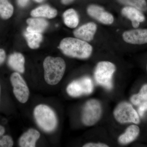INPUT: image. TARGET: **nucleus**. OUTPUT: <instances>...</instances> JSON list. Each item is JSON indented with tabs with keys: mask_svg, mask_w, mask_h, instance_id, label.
<instances>
[{
	"mask_svg": "<svg viewBox=\"0 0 147 147\" xmlns=\"http://www.w3.org/2000/svg\"><path fill=\"white\" fill-rule=\"evenodd\" d=\"M59 48L66 56L81 59L89 58L93 51L92 47L88 42L77 38H64L61 41Z\"/></svg>",
	"mask_w": 147,
	"mask_h": 147,
	"instance_id": "nucleus-1",
	"label": "nucleus"
},
{
	"mask_svg": "<svg viewBox=\"0 0 147 147\" xmlns=\"http://www.w3.org/2000/svg\"><path fill=\"white\" fill-rule=\"evenodd\" d=\"M43 66L45 82L51 86L59 84L65 71L66 64L63 59L49 56L44 60Z\"/></svg>",
	"mask_w": 147,
	"mask_h": 147,
	"instance_id": "nucleus-2",
	"label": "nucleus"
},
{
	"mask_svg": "<svg viewBox=\"0 0 147 147\" xmlns=\"http://www.w3.org/2000/svg\"><path fill=\"white\" fill-rule=\"evenodd\" d=\"M34 116L36 123L43 131H54L57 126L56 113L50 107L45 104L37 105L34 110Z\"/></svg>",
	"mask_w": 147,
	"mask_h": 147,
	"instance_id": "nucleus-3",
	"label": "nucleus"
},
{
	"mask_svg": "<svg viewBox=\"0 0 147 147\" xmlns=\"http://www.w3.org/2000/svg\"><path fill=\"white\" fill-rule=\"evenodd\" d=\"M114 64L108 61L99 62L96 65L94 71L96 82L98 85L108 90L113 88V78L116 71Z\"/></svg>",
	"mask_w": 147,
	"mask_h": 147,
	"instance_id": "nucleus-4",
	"label": "nucleus"
},
{
	"mask_svg": "<svg viewBox=\"0 0 147 147\" xmlns=\"http://www.w3.org/2000/svg\"><path fill=\"white\" fill-rule=\"evenodd\" d=\"M102 113V107L100 102L96 99H90L86 102L83 107L82 122L86 126H92L100 119Z\"/></svg>",
	"mask_w": 147,
	"mask_h": 147,
	"instance_id": "nucleus-5",
	"label": "nucleus"
},
{
	"mask_svg": "<svg viewBox=\"0 0 147 147\" xmlns=\"http://www.w3.org/2000/svg\"><path fill=\"white\" fill-rule=\"evenodd\" d=\"M113 115L116 120L119 123H140V119L137 111L130 103L125 101L118 104L114 110Z\"/></svg>",
	"mask_w": 147,
	"mask_h": 147,
	"instance_id": "nucleus-6",
	"label": "nucleus"
},
{
	"mask_svg": "<svg viewBox=\"0 0 147 147\" xmlns=\"http://www.w3.org/2000/svg\"><path fill=\"white\" fill-rule=\"evenodd\" d=\"M93 90V83L91 78L88 76L73 81L66 88L69 95L73 97L90 94Z\"/></svg>",
	"mask_w": 147,
	"mask_h": 147,
	"instance_id": "nucleus-7",
	"label": "nucleus"
},
{
	"mask_svg": "<svg viewBox=\"0 0 147 147\" xmlns=\"http://www.w3.org/2000/svg\"><path fill=\"white\" fill-rule=\"evenodd\" d=\"M10 82L16 99L21 103H26L28 100L30 91L23 77L18 72H14L10 76Z\"/></svg>",
	"mask_w": 147,
	"mask_h": 147,
	"instance_id": "nucleus-8",
	"label": "nucleus"
},
{
	"mask_svg": "<svg viewBox=\"0 0 147 147\" xmlns=\"http://www.w3.org/2000/svg\"><path fill=\"white\" fill-rule=\"evenodd\" d=\"M124 41L133 45H144L147 43V29H135L124 32Z\"/></svg>",
	"mask_w": 147,
	"mask_h": 147,
	"instance_id": "nucleus-9",
	"label": "nucleus"
},
{
	"mask_svg": "<svg viewBox=\"0 0 147 147\" xmlns=\"http://www.w3.org/2000/svg\"><path fill=\"white\" fill-rule=\"evenodd\" d=\"M87 13L92 18L105 25H111L114 21L113 15L104 8L96 5H91L88 7Z\"/></svg>",
	"mask_w": 147,
	"mask_h": 147,
	"instance_id": "nucleus-10",
	"label": "nucleus"
},
{
	"mask_svg": "<svg viewBox=\"0 0 147 147\" xmlns=\"http://www.w3.org/2000/svg\"><path fill=\"white\" fill-rule=\"evenodd\" d=\"M97 27L94 22H89L82 25L74 32L76 38L86 42H90L94 39Z\"/></svg>",
	"mask_w": 147,
	"mask_h": 147,
	"instance_id": "nucleus-11",
	"label": "nucleus"
},
{
	"mask_svg": "<svg viewBox=\"0 0 147 147\" xmlns=\"http://www.w3.org/2000/svg\"><path fill=\"white\" fill-rule=\"evenodd\" d=\"M121 13L124 16L130 20L132 26L135 28H138L140 23L144 22L146 19L142 11L132 7L127 6L124 7L122 9Z\"/></svg>",
	"mask_w": 147,
	"mask_h": 147,
	"instance_id": "nucleus-12",
	"label": "nucleus"
},
{
	"mask_svg": "<svg viewBox=\"0 0 147 147\" xmlns=\"http://www.w3.org/2000/svg\"><path fill=\"white\" fill-rule=\"evenodd\" d=\"M40 136V133L36 129H29L19 138V146L21 147H35L37 141L39 139Z\"/></svg>",
	"mask_w": 147,
	"mask_h": 147,
	"instance_id": "nucleus-13",
	"label": "nucleus"
},
{
	"mask_svg": "<svg viewBox=\"0 0 147 147\" xmlns=\"http://www.w3.org/2000/svg\"><path fill=\"white\" fill-rule=\"evenodd\" d=\"M140 129L135 125H132L127 127L123 134L119 137L118 142L122 145H126L134 141L139 136Z\"/></svg>",
	"mask_w": 147,
	"mask_h": 147,
	"instance_id": "nucleus-14",
	"label": "nucleus"
},
{
	"mask_svg": "<svg viewBox=\"0 0 147 147\" xmlns=\"http://www.w3.org/2000/svg\"><path fill=\"white\" fill-rule=\"evenodd\" d=\"M25 62V58L21 53H13L8 58V64L9 67L18 73H24Z\"/></svg>",
	"mask_w": 147,
	"mask_h": 147,
	"instance_id": "nucleus-15",
	"label": "nucleus"
},
{
	"mask_svg": "<svg viewBox=\"0 0 147 147\" xmlns=\"http://www.w3.org/2000/svg\"><path fill=\"white\" fill-rule=\"evenodd\" d=\"M27 23L28 25L27 31L38 33L44 32L48 26V22L42 18H29L27 20Z\"/></svg>",
	"mask_w": 147,
	"mask_h": 147,
	"instance_id": "nucleus-16",
	"label": "nucleus"
},
{
	"mask_svg": "<svg viewBox=\"0 0 147 147\" xmlns=\"http://www.w3.org/2000/svg\"><path fill=\"white\" fill-rule=\"evenodd\" d=\"M57 14V11L48 5L40 6L31 12V15L34 17H44L48 18H55Z\"/></svg>",
	"mask_w": 147,
	"mask_h": 147,
	"instance_id": "nucleus-17",
	"label": "nucleus"
},
{
	"mask_svg": "<svg viewBox=\"0 0 147 147\" xmlns=\"http://www.w3.org/2000/svg\"><path fill=\"white\" fill-rule=\"evenodd\" d=\"M64 22L67 26L74 28L79 23V17L76 11L73 9L66 10L63 14Z\"/></svg>",
	"mask_w": 147,
	"mask_h": 147,
	"instance_id": "nucleus-18",
	"label": "nucleus"
},
{
	"mask_svg": "<svg viewBox=\"0 0 147 147\" xmlns=\"http://www.w3.org/2000/svg\"><path fill=\"white\" fill-rule=\"evenodd\" d=\"M24 36L30 48L33 49H37L39 47L40 44L42 41V37L41 33L26 32Z\"/></svg>",
	"mask_w": 147,
	"mask_h": 147,
	"instance_id": "nucleus-19",
	"label": "nucleus"
},
{
	"mask_svg": "<svg viewBox=\"0 0 147 147\" xmlns=\"http://www.w3.org/2000/svg\"><path fill=\"white\" fill-rule=\"evenodd\" d=\"M13 13V7L9 0H0V17L6 20L11 17Z\"/></svg>",
	"mask_w": 147,
	"mask_h": 147,
	"instance_id": "nucleus-20",
	"label": "nucleus"
},
{
	"mask_svg": "<svg viewBox=\"0 0 147 147\" xmlns=\"http://www.w3.org/2000/svg\"><path fill=\"white\" fill-rule=\"evenodd\" d=\"M122 4L132 7L141 11H147V3L146 0H118Z\"/></svg>",
	"mask_w": 147,
	"mask_h": 147,
	"instance_id": "nucleus-21",
	"label": "nucleus"
},
{
	"mask_svg": "<svg viewBox=\"0 0 147 147\" xmlns=\"http://www.w3.org/2000/svg\"><path fill=\"white\" fill-rule=\"evenodd\" d=\"M131 102L134 105H139L143 101L147 100V84L141 88L139 93L132 95L130 98Z\"/></svg>",
	"mask_w": 147,
	"mask_h": 147,
	"instance_id": "nucleus-22",
	"label": "nucleus"
},
{
	"mask_svg": "<svg viewBox=\"0 0 147 147\" xmlns=\"http://www.w3.org/2000/svg\"><path fill=\"white\" fill-rule=\"evenodd\" d=\"M13 145V139L9 135H3L0 139V147H11Z\"/></svg>",
	"mask_w": 147,
	"mask_h": 147,
	"instance_id": "nucleus-23",
	"label": "nucleus"
},
{
	"mask_svg": "<svg viewBox=\"0 0 147 147\" xmlns=\"http://www.w3.org/2000/svg\"><path fill=\"white\" fill-rule=\"evenodd\" d=\"M139 109H138V113L141 117H143L145 112L147 111V100L143 101L140 103Z\"/></svg>",
	"mask_w": 147,
	"mask_h": 147,
	"instance_id": "nucleus-24",
	"label": "nucleus"
},
{
	"mask_svg": "<svg viewBox=\"0 0 147 147\" xmlns=\"http://www.w3.org/2000/svg\"><path fill=\"white\" fill-rule=\"evenodd\" d=\"M84 147H108V145L103 143H88L83 146Z\"/></svg>",
	"mask_w": 147,
	"mask_h": 147,
	"instance_id": "nucleus-25",
	"label": "nucleus"
},
{
	"mask_svg": "<svg viewBox=\"0 0 147 147\" xmlns=\"http://www.w3.org/2000/svg\"><path fill=\"white\" fill-rule=\"evenodd\" d=\"M6 58L5 51L2 49L0 48V65L4 62Z\"/></svg>",
	"mask_w": 147,
	"mask_h": 147,
	"instance_id": "nucleus-26",
	"label": "nucleus"
},
{
	"mask_svg": "<svg viewBox=\"0 0 147 147\" xmlns=\"http://www.w3.org/2000/svg\"><path fill=\"white\" fill-rule=\"evenodd\" d=\"M29 0H17L18 5L21 7H25L27 5Z\"/></svg>",
	"mask_w": 147,
	"mask_h": 147,
	"instance_id": "nucleus-27",
	"label": "nucleus"
},
{
	"mask_svg": "<svg viewBox=\"0 0 147 147\" xmlns=\"http://www.w3.org/2000/svg\"><path fill=\"white\" fill-rule=\"evenodd\" d=\"M5 128L2 125H0V139L3 136L5 132Z\"/></svg>",
	"mask_w": 147,
	"mask_h": 147,
	"instance_id": "nucleus-28",
	"label": "nucleus"
},
{
	"mask_svg": "<svg viewBox=\"0 0 147 147\" xmlns=\"http://www.w3.org/2000/svg\"><path fill=\"white\" fill-rule=\"evenodd\" d=\"M74 0H61L62 3L64 4H68L72 2Z\"/></svg>",
	"mask_w": 147,
	"mask_h": 147,
	"instance_id": "nucleus-29",
	"label": "nucleus"
},
{
	"mask_svg": "<svg viewBox=\"0 0 147 147\" xmlns=\"http://www.w3.org/2000/svg\"><path fill=\"white\" fill-rule=\"evenodd\" d=\"M35 1L37 2L40 3L43 0H34Z\"/></svg>",
	"mask_w": 147,
	"mask_h": 147,
	"instance_id": "nucleus-30",
	"label": "nucleus"
},
{
	"mask_svg": "<svg viewBox=\"0 0 147 147\" xmlns=\"http://www.w3.org/2000/svg\"><path fill=\"white\" fill-rule=\"evenodd\" d=\"M0 95H1V87H0Z\"/></svg>",
	"mask_w": 147,
	"mask_h": 147,
	"instance_id": "nucleus-31",
	"label": "nucleus"
},
{
	"mask_svg": "<svg viewBox=\"0 0 147 147\" xmlns=\"http://www.w3.org/2000/svg\"></svg>",
	"mask_w": 147,
	"mask_h": 147,
	"instance_id": "nucleus-32",
	"label": "nucleus"
}]
</instances>
